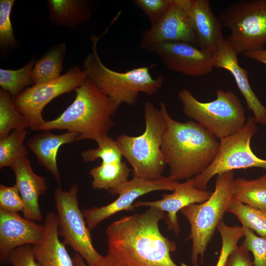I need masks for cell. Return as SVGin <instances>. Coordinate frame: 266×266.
Masks as SVG:
<instances>
[{
  "label": "cell",
  "mask_w": 266,
  "mask_h": 266,
  "mask_svg": "<svg viewBox=\"0 0 266 266\" xmlns=\"http://www.w3.org/2000/svg\"><path fill=\"white\" fill-rule=\"evenodd\" d=\"M24 202L15 185L12 186L0 185V209L18 213L24 210Z\"/></svg>",
  "instance_id": "obj_35"
},
{
  "label": "cell",
  "mask_w": 266,
  "mask_h": 266,
  "mask_svg": "<svg viewBox=\"0 0 266 266\" xmlns=\"http://www.w3.org/2000/svg\"><path fill=\"white\" fill-rule=\"evenodd\" d=\"M166 216V212L148 207L111 224L106 230L108 249L103 266H179L170 255L175 243L159 229Z\"/></svg>",
  "instance_id": "obj_1"
},
{
  "label": "cell",
  "mask_w": 266,
  "mask_h": 266,
  "mask_svg": "<svg viewBox=\"0 0 266 266\" xmlns=\"http://www.w3.org/2000/svg\"><path fill=\"white\" fill-rule=\"evenodd\" d=\"M11 168L16 178L15 185L24 202V217L34 221L42 220L39 198L47 189L45 178L33 171L27 156L17 160Z\"/></svg>",
  "instance_id": "obj_19"
},
{
  "label": "cell",
  "mask_w": 266,
  "mask_h": 266,
  "mask_svg": "<svg viewBox=\"0 0 266 266\" xmlns=\"http://www.w3.org/2000/svg\"><path fill=\"white\" fill-rule=\"evenodd\" d=\"M12 266H41L33 254L32 245L17 247L9 254L7 263Z\"/></svg>",
  "instance_id": "obj_36"
},
{
  "label": "cell",
  "mask_w": 266,
  "mask_h": 266,
  "mask_svg": "<svg viewBox=\"0 0 266 266\" xmlns=\"http://www.w3.org/2000/svg\"><path fill=\"white\" fill-rule=\"evenodd\" d=\"M99 37H91L92 52L84 61V69L87 77L102 91L118 108L122 104H134L138 95L155 94L163 85L164 77L159 74L156 78L150 73L154 65L132 69L123 72L111 70L103 64L97 50Z\"/></svg>",
  "instance_id": "obj_4"
},
{
  "label": "cell",
  "mask_w": 266,
  "mask_h": 266,
  "mask_svg": "<svg viewBox=\"0 0 266 266\" xmlns=\"http://www.w3.org/2000/svg\"><path fill=\"white\" fill-rule=\"evenodd\" d=\"M13 0L0 1V43L2 46L14 45L16 43L10 21Z\"/></svg>",
  "instance_id": "obj_33"
},
{
  "label": "cell",
  "mask_w": 266,
  "mask_h": 266,
  "mask_svg": "<svg viewBox=\"0 0 266 266\" xmlns=\"http://www.w3.org/2000/svg\"><path fill=\"white\" fill-rule=\"evenodd\" d=\"M131 169L122 161L103 163L93 167L89 172L93 179L94 189H104L108 191L128 180Z\"/></svg>",
  "instance_id": "obj_25"
},
{
  "label": "cell",
  "mask_w": 266,
  "mask_h": 266,
  "mask_svg": "<svg viewBox=\"0 0 266 266\" xmlns=\"http://www.w3.org/2000/svg\"><path fill=\"white\" fill-rule=\"evenodd\" d=\"M237 55L225 38L213 54L214 67L223 68L231 73L245 98L248 108L252 111L256 123L265 125L266 107L263 105L251 87L248 71L239 65Z\"/></svg>",
  "instance_id": "obj_18"
},
{
  "label": "cell",
  "mask_w": 266,
  "mask_h": 266,
  "mask_svg": "<svg viewBox=\"0 0 266 266\" xmlns=\"http://www.w3.org/2000/svg\"><path fill=\"white\" fill-rule=\"evenodd\" d=\"M146 51L156 54L169 70L187 75H204L214 67L212 54L185 42L160 43Z\"/></svg>",
  "instance_id": "obj_13"
},
{
  "label": "cell",
  "mask_w": 266,
  "mask_h": 266,
  "mask_svg": "<svg viewBox=\"0 0 266 266\" xmlns=\"http://www.w3.org/2000/svg\"><path fill=\"white\" fill-rule=\"evenodd\" d=\"M72 259L74 266H88L84 259L77 253L73 255Z\"/></svg>",
  "instance_id": "obj_39"
},
{
  "label": "cell",
  "mask_w": 266,
  "mask_h": 266,
  "mask_svg": "<svg viewBox=\"0 0 266 266\" xmlns=\"http://www.w3.org/2000/svg\"><path fill=\"white\" fill-rule=\"evenodd\" d=\"M214 100L202 102L187 89L178 93L185 114L221 139L240 131L246 119L242 103L232 92L219 89Z\"/></svg>",
  "instance_id": "obj_7"
},
{
  "label": "cell",
  "mask_w": 266,
  "mask_h": 266,
  "mask_svg": "<svg viewBox=\"0 0 266 266\" xmlns=\"http://www.w3.org/2000/svg\"><path fill=\"white\" fill-rule=\"evenodd\" d=\"M145 130L138 136L121 134L116 140L123 156L133 168V176L155 180L167 165L161 150L166 123L161 110L151 102L144 105Z\"/></svg>",
  "instance_id": "obj_5"
},
{
  "label": "cell",
  "mask_w": 266,
  "mask_h": 266,
  "mask_svg": "<svg viewBox=\"0 0 266 266\" xmlns=\"http://www.w3.org/2000/svg\"><path fill=\"white\" fill-rule=\"evenodd\" d=\"M227 212L236 217L243 227L249 228L259 236L266 238V208L252 207L233 197Z\"/></svg>",
  "instance_id": "obj_26"
},
{
  "label": "cell",
  "mask_w": 266,
  "mask_h": 266,
  "mask_svg": "<svg viewBox=\"0 0 266 266\" xmlns=\"http://www.w3.org/2000/svg\"><path fill=\"white\" fill-rule=\"evenodd\" d=\"M257 126L254 117H249L243 128L233 135L220 139L217 154L211 164L194 177L196 188L207 190V184L215 175L234 169L257 167L266 169V160L254 154L250 147Z\"/></svg>",
  "instance_id": "obj_10"
},
{
  "label": "cell",
  "mask_w": 266,
  "mask_h": 266,
  "mask_svg": "<svg viewBox=\"0 0 266 266\" xmlns=\"http://www.w3.org/2000/svg\"><path fill=\"white\" fill-rule=\"evenodd\" d=\"M243 55L249 59H253L266 65V49L253 51L243 54Z\"/></svg>",
  "instance_id": "obj_38"
},
{
  "label": "cell",
  "mask_w": 266,
  "mask_h": 266,
  "mask_svg": "<svg viewBox=\"0 0 266 266\" xmlns=\"http://www.w3.org/2000/svg\"><path fill=\"white\" fill-rule=\"evenodd\" d=\"M47 3L52 20L58 24L72 27L85 21L90 12L82 0H50Z\"/></svg>",
  "instance_id": "obj_24"
},
{
  "label": "cell",
  "mask_w": 266,
  "mask_h": 266,
  "mask_svg": "<svg viewBox=\"0 0 266 266\" xmlns=\"http://www.w3.org/2000/svg\"><path fill=\"white\" fill-rule=\"evenodd\" d=\"M171 0H134L133 3L149 19L151 27L158 23L167 11Z\"/></svg>",
  "instance_id": "obj_34"
},
{
  "label": "cell",
  "mask_w": 266,
  "mask_h": 266,
  "mask_svg": "<svg viewBox=\"0 0 266 266\" xmlns=\"http://www.w3.org/2000/svg\"><path fill=\"white\" fill-rule=\"evenodd\" d=\"M244 229V239L241 245L254 256V266H266V238L260 236L247 228Z\"/></svg>",
  "instance_id": "obj_32"
},
{
  "label": "cell",
  "mask_w": 266,
  "mask_h": 266,
  "mask_svg": "<svg viewBox=\"0 0 266 266\" xmlns=\"http://www.w3.org/2000/svg\"><path fill=\"white\" fill-rule=\"evenodd\" d=\"M225 266H254L249 252L241 245L237 246L229 255Z\"/></svg>",
  "instance_id": "obj_37"
},
{
  "label": "cell",
  "mask_w": 266,
  "mask_h": 266,
  "mask_svg": "<svg viewBox=\"0 0 266 266\" xmlns=\"http://www.w3.org/2000/svg\"><path fill=\"white\" fill-rule=\"evenodd\" d=\"M195 34L198 46L213 54L225 38L221 22L208 0H180Z\"/></svg>",
  "instance_id": "obj_15"
},
{
  "label": "cell",
  "mask_w": 266,
  "mask_h": 266,
  "mask_svg": "<svg viewBox=\"0 0 266 266\" xmlns=\"http://www.w3.org/2000/svg\"><path fill=\"white\" fill-rule=\"evenodd\" d=\"M226 38L237 55L264 49L266 44V0L236 2L220 13Z\"/></svg>",
  "instance_id": "obj_8"
},
{
  "label": "cell",
  "mask_w": 266,
  "mask_h": 266,
  "mask_svg": "<svg viewBox=\"0 0 266 266\" xmlns=\"http://www.w3.org/2000/svg\"><path fill=\"white\" fill-rule=\"evenodd\" d=\"M43 226L21 217L18 213L0 209V260L7 263L9 254L15 248L34 245L41 238Z\"/></svg>",
  "instance_id": "obj_17"
},
{
  "label": "cell",
  "mask_w": 266,
  "mask_h": 266,
  "mask_svg": "<svg viewBox=\"0 0 266 266\" xmlns=\"http://www.w3.org/2000/svg\"><path fill=\"white\" fill-rule=\"evenodd\" d=\"M180 183L168 176H163L150 180L136 176L127 180L109 192L118 195L112 202L100 207L84 209L82 212L90 230L94 229L100 223L113 215L123 210L132 211L133 202L137 198L147 193L159 190L173 191Z\"/></svg>",
  "instance_id": "obj_12"
},
{
  "label": "cell",
  "mask_w": 266,
  "mask_h": 266,
  "mask_svg": "<svg viewBox=\"0 0 266 266\" xmlns=\"http://www.w3.org/2000/svg\"><path fill=\"white\" fill-rule=\"evenodd\" d=\"M35 62L30 61L23 67L18 70L0 69L1 89L7 92L12 99L21 93L25 88L32 85L31 71Z\"/></svg>",
  "instance_id": "obj_29"
},
{
  "label": "cell",
  "mask_w": 266,
  "mask_h": 266,
  "mask_svg": "<svg viewBox=\"0 0 266 266\" xmlns=\"http://www.w3.org/2000/svg\"><path fill=\"white\" fill-rule=\"evenodd\" d=\"M66 50L65 43L52 46L35 62L31 71L34 84L50 82L61 76Z\"/></svg>",
  "instance_id": "obj_23"
},
{
  "label": "cell",
  "mask_w": 266,
  "mask_h": 266,
  "mask_svg": "<svg viewBox=\"0 0 266 266\" xmlns=\"http://www.w3.org/2000/svg\"><path fill=\"white\" fill-rule=\"evenodd\" d=\"M95 141L98 144L96 149H89L81 153L84 161L91 162L97 159H100L103 163L122 161L123 155L116 140L107 135L98 138Z\"/></svg>",
  "instance_id": "obj_30"
},
{
  "label": "cell",
  "mask_w": 266,
  "mask_h": 266,
  "mask_svg": "<svg viewBox=\"0 0 266 266\" xmlns=\"http://www.w3.org/2000/svg\"></svg>",
  "instance_id": "obj_40"
},
{
  "label": "cell",
  "mask_w": 266,
  "mask_h": 266,
  "mask_svg": "<svg viewBox=\"0 0 266 266\" xmlns=\"http://www.w3.org/2000/svg\"><path fill=\"white\" fill-rule=\"evenodd\" d=\"M174 41L185 42L198 46L195 34L180 0H171L161 20L142 33L140 48L147 50L158 43Z\"/></svg>",
  "instance_id": "obj_14"
},
{
  "label": "cell",
  "mask_w": 266,
  "mask_h": 266,
  "mask_svg": "<svg viewBox=\"0 0 266 266\" xmlns=\"http://www.w3.org/2000/svg\"><path fill=\"white\" fill-rule=\"evenodd\" d=\"M79 187L73 184L67 191L60 187L55 190V201L59 236L65 245L70 246L88 266H103L104 256L93 246L90 230L79 207Z\"/></svg>",
  "instance_id": "obj_9"
},
{
  "label": "cell",
  "mask_w": 266,
  "mask_h": 266,
  "mask_svg": "<svg viewBox=\"0 0 266 266\" xmlns=\"http://www.w3.org/2000/svg\"><path fill=\"white\" fill-rule=\"evenodd\" d=\"M160 110L166 123L161 150L170 168L169 176L178 181L197 176L213 162L220 142L193 120L182 123L174 120L163 101Z\"/></svg>",
  "instance_id": "obj_2"
},
{
  "label": "cell",
  "mask_w": 266,
  "mask_h": 266,
  "mask_svg": "<svg viewBox=\"0 0 266 266\" xmlns=\"http://www.w3.org/2000/svg\"><path fill=\"white\" fill-rule=\"evenodd\" d=\"M27 134L25 129L12 131L0 139V168L10 167L18 159L29 154L24 141Z\"/></svg>",
  "instance_id": "obj_27"
},
{
  "label": "cell",
  "mask_w": 266,
  "mask_h": 266,
  "mask_svg": "<svg viewBox=\"0 0 266 266\" xmlns=\"http://www.w3.org/2000/svg\"><path fill=\"white\" fill-rule=\"evenodd\" d=\"M217 230L221 237L222 245L215 266H225L229 255L238 246L239 240L244 236V229L242 226H228L223 221L219 224Z\"/></svg>",
  "instance_id": "obj_31"
},
{
  "label": "cell",
  "mask_w": 266,
  "mask_h": 266,
  "mask_svg": "<svg viewBox=\"0 0 266 266\" xmlns=\"http://www.w3.org/2000/svg\"><path fill=\"white\" fill-rule=\"evenodd\" d=\"M27 128H29L27 120L16 108L10 95L0 89V139L7 136L11 131Z\"/></svg>",
  "instance_id": "obj_28"
},
{
  "label": "cell",
  "mask_w": 266,
  "mask_h": 266,
  "mask_svg": "<svg viewBox=\"0 0 266 266\" xmlns=\"http://www.w3.org/2000/svg\"><path fill=\"white\" fill-rule=\"evenodd\" d=\"M44 131L30 138L26 146L34 154L39 163L50 172L58 183H61V175L57 165L58 150L63 145L81 140L76 133L67 132L61 134H54Z\"/></svg>",
  "instance_id": "obj_21"
},
{
  "label": "cell",
  "mask_w": 266,
  "mask_h": 266,
  "mask_svg": "<svg viewBox=\"0 0 266 266\" xmlns=\"http://www.w3.org/2000/svg\"><path fill=\"white\" fill-rule=\"evenodd\" d=\"M215 189L209 198L200 203H193L180 211L190 224V234L188 237L192 241L191 262L198 266V260L203 258L208 244L232 200L233 171L217 175Z\"/></svg>",
  "instance_id": "obj_6"
},
{
  "label": "cell",
  "mask_w": 266,
  "mask_h": 266,
  "mask_svg": "<svg viewBox=\"0 0 266 266\" xmlns=\"http://www.w3.org/2000/svg\"><path fill=\"white\" fill-rule=\"evenodd\" d=\"M74 91L73 102L57 118L46 121L40 131L66 130L79 134L81 140L94 141L107 135L118 108L88 77Z\"/></svg>",
  "instance_id": "obj_3"
},
{
  "label": "cell",
  "mask_w": 266,
  "mask_h": 266,
  "mask_svg": "<svg viewBox=\"0 0 266 266\" xmlns=\"http://www.w3.org/2000/svg\"><path fill=\"white\" fill-rule=\"evenodd\" d=\"M87 78L85 70L73 67L56 80L26 88L13 99V103L27 120L30 129L39 131L46 122L42 115L44 107L56 97L80 87Z\"/></svg>",
  "instance_id": "obj_11"
},
{
  "label": "cell",
  "mask_w": 266,
  "mask_h": 266,
  "mask_svg": "<svg viewBox=\"0 0 266 266\" xmlns=\"http://www.w3.org/2000/svg\"><path fill=\"white\" fill-rule=\"evenodd\" d=\"M231 192L233 198L241 203L256 208H266V173L255 179L234 178Z\"/></svg>",
  "instance_id": "obj_22"
},
{
  "label": "cell",
  "mask_w": 266,
  "mask_h": 266,
  "mask_svg": "<svg viewBox=\"0 0 266 266\" xmlns=\"http://www.w3.org/2000/svg\"><path fill=\"white\" fill-rule=\"evenodd\" d=\"M194 177L180 183L173 193L162 195V199L154 201H138L133 204L134 208L140 206L154 207L166 213L165 219L167 229L178 236L180 228L177 213L185 207L193 203H202L212 194L211 191L197 189Z\"/></svg>",
  "instance_id": "obj_16"
},
{
  "label": "cell",
  "mask_w": 266,
  "mask_h": 266,
  "mask_svg": "<svg viewBox=\"0 0 266 266\" xmlns=\"http://www.w3.org/2000/svg\"><path fill=\"white\" fill-rule=\"evenodd\" d=\"M40 240L32 245L34 257L41 266H74L64 242L59 239L57 214L49 212Z\"/></svg>",
  "instance_id": "obj_20"
}]
</instances>
